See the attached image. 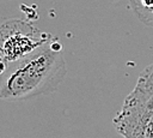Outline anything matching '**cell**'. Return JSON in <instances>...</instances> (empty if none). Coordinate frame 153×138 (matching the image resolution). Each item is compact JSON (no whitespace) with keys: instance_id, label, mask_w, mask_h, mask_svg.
I'll list each match as a JSON object with an SVG mask.
<instances>
[{"instance_id":"obj_1","label":"cell","mask_w":153,"mask_h":138,"mask_svg":"<svg viewBox=\"0 0 153 138\" xmlns=\"http://www.w3.org/2000/svg\"><path fill=\"white\" fill-rule=\"evenodd\" d=\"M66 73L62 46L54 37L1 70L0 97L22 101L48 95L59 88Z\"/></svg>"},{"instance_id":"obj_2","label":"cell","mask_w":153,"mask_h":138,"mask_svg":"<svg viewBox=\"0 0 153 138\" xmlns=\"http://www.w3.org/2000/svg\"><path fill=\"white\" fill-rule=\"evenodd\" d=\"M49 32L38 30L31 23L22 19H7L1 24L0 59L1 70L10 62L30 54L43 43L53 40Z\"/></svg>"}]
</instances>
